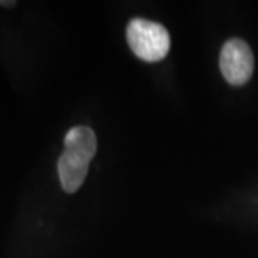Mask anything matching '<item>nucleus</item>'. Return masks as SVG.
<instances>
[{"label":"nucleus","mask_w":258,"mask_h":258,"mask_svg":"<svg viewBox=\"0 0 258 258\" xmlns=\"http://www.w3.org/2000/svg\"><path fill=\"white\" fill-rule=\"evenodd\" d=\"M96 148V135L91 128L81 125L68 131L63 152L57 161V174L64 192L74 194L82 186Z\"/></svg>","instance_id":"1"},{"label":"nucleus","mask_w":258,"mask_h":258,"mask_svg":"<svg viewBox=\"0 0 258 258\" xmlns=\"http://www.w3.org/2000/svg\"><path fill=\"white\" fill-rule=\"evenodd\" d=\"M0 5H12V6H15V2H0Z\"/></svg>","instance_id":"4"},{"label":"nucleus","mask_w":258,"mask_h":258,"mask_svg":"<svg viewBox=\"0 0 258 258\" xmlns=\"http://www.w3.org/2000/svg\"><path fill=\"white\" fill-rule=\"evenodd\" d=\"M220 69L225 81L232 86H241L249 81L254 72V56L247 42L230 39L220 55Z\"/></svg>","instance_id":"3"},{"label":"nucleus","mask_w":258,"mask_h":258,"mask_svg":"<svg viewBox=\"0 0 258 258\" xmlns=\"http://www.w3.org/2000/svg\"><path fill=\"white\" fill-rule=\"evenodd\" d=\"M126 39L132 52L149 63L162 60L171 47V37L165 26L147 19H132L126 28Z\"/></svg>","instance_id":"2"}]
</instances>
